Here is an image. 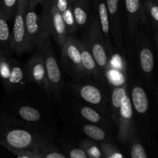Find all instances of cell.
Masks as SVG:
<instances>
[{
	"instance_id": "obj_1",
	"label": "cell",
	"mask_w": 158,
	"mask_h": 158,
	"mask_svg": "<svg viewBox=\"0 0 158 158\" xmlns=\"http://www.w3.org/2000/svg\"><path fill=\"white\" fill-rule=\"evenodd\" d=\"M83 42L90 51L100 72L104 78H106L107 71L110 69V56L106 50L104 39L100 29L97 16H94L91 20Z\"/></svg>"
},
{
	"instance_id": "obj_2",
	"label": "cell",
	"mask_w": 158,
	"mask_h": 158,
	"mask_svg": "<svg viewBox=\"0 0 158 158\" xmlns=\"http://www.w3.org/2000/svg\"><path fill=\"white\" fill-rule=\"evenodd\" d=\"M40 19L47 33L53 37L59 46L62 47L69 36V34L61 12L56 9L52 1L47 6H43V11L40 15Z\"/></svg>"
},
{
	"instance_id": "obj_3",
	"label": "cell",
	"mask_w": 158,
	"mask_h": 158,
	"mask_svg": "<svg viewBox=\"0 0 158 158\" xmlns=\"http://www.w3.org/2000/svg\"><path fill=\"white\" fill-rule=\"evenodd\" d=\"M35 6L36 3L33 0H29L24 11V21L29 43L33 48L37 49L50 35L47 33L40 16L37 14Z\"/></svg>"
},
{
	"instance_id": "obj_4",
	"label": "cell",
	"mask_w": 158,
	"mask_h": 158,
	"mask_svg": "<svg viewBox=\"0 0 158 158\" xmlns=\"http://www.w3.org/2000/svg\"><path fill=\"white\" fill-rule=\"evenodd\" d=\"M37 50L43 57L50 92L59 94L63 87V77L55 53L51 46L50 37L46 39L43 44L37 48Z\"/></svg>"
},
{
	"instance_id": "obj_5",
	"label": "cell",
	"mask_w": 158,
	"mask_h": 158,
	"mask_svg": "<svg viewBox=\"0 0 158 158\" xmlns=\"http://www.w3.org/2000/svg\"><path fill=\"white\" fill-rule=\"evenodd\" d=\"M61 62L67 71L77 77H84L77 39L69 35L62 46Z\"/></svg>"
},
{
	"instance_id": "obj_6",
	"label": "cell",
	"mask_w": 158,
	"mask_h": 158,
	"mask_svg": "<svg viewBox=\"0 0 158 158\" xmlns=\"http://www.w3.org/2000/svg\"><path fill=\"white\" fill-rule=\"evenodd\" d=\"M25 69L27 83L33 82L45 91L50 92L44 60L40 52H37L28 60L25 66Z\"/></svg>"
},
{
	"instance_id": "obj_7",
	"label": "cell",
	"mask_w": 158,
	"mask_h": 158,
	"mask_svg": "<svg viewBox=\"0 0 158 158\" xmlns=\"http://www.w3.org/2000/svg\"><path fill=\"white\" fill-rule=\"evenodd\" d=\"M133 115L134 110L131 98L127 95L120 108V115L117 123L119 129V137L121 140H127L132 132L134 125Z\"/></svg>"
},
{
	"instance_id": "obj_8",
	"label": "cell",
	"mask_w": 158,
	"mask_h": 158,
	"mask_svg": "<svg viewBox=\"0 0 158 158\" xmlns=\"http://www.w3.org/2000/svg\"><path fill=\"white\" fill-rule=\"evenodd\" d=\"M119 1L120 0H105L109 15L111 37L116 45L121 47L123 45V33L119 12Z\"/></svg>"
},
{
	"instance_id": "obj_9",
	"label": "cell",
	"mask_w": 158,
	"mask_h": 158,
	"mask_svg": "<svg viewBox=\"0 0 158 158\" xmlns=\"http://www.w3.org/2000/svg\"><path fill=\"white\" fill-rule=\"evenodd\" d=\"M35 140L31 131L21 128H12L5 134V140L9 147L15 149H26L29 148Z\"/></svg>"
},
{
	"instance_id": "obj_10",
	"label": "cell",
	"mask_w": 158,
	"mask_h": 158,
	"mask_svg": "<svg viewBox=\"0 0 158 158\" xmlns=\"http://www.w3.org/2000/svg\"><path fill=\"white\" fill-rule=\"evenodd\" d=\"M95 6L97 14H98L97 19H98L100 29H101L103 39H104L106 50L111 58V56L113 55L112 40H111L112 37H111L109 15H108L106 2L105 0H95Z\"/></svg>"
},
{
	"instance_id": "obj_11",
	"label": "cell",
	"mask_w": 158,
	"mask_h": 158,
	"mask_svg": "<svg viewBox=\"0 0 158 158\" xmlns=\"http://www.w3.org/2000/svg\"><path fill=\"white\" fill-rule=\"evenodd\" d=\"M77 44H78L80 56H81L82 66H83L85 76H89V77H94L97 80L105 79L102 73L100 72L90 51L88 49L84 42L77 40Z\"/></svg>"
},
{
	"instance_id": "obj_12",
	"label": "cell",
	"mask_w": 158,
	"mask_h": 158,
	"mask_svg": "<svg viewBox=\"0 0 158 158\" xmlns=\"http://www.w3.org/2000/svg\"><path fill=\"white\" fill-rule=\"evenodd\" d=\"M27 83L25 66H22L16 60H12L10 73L4 86L7 92H14L21 89Z\"/></svg>"
},
{
	"instance_id": "obj_13",
	"label": "cell",
	"mask_w": 158,
	"mask_h": 158,
	"mask_svg": "<svg viewBox=\"0 0 158 158\" xmlns=\"http://www.w3.org/2000/svg\"><path fill=\"white\" fill-rule=\"evenodd\" d=\"M76 91L82 100L93 105H101L104 96L98 87L92 84H83L76 86Z\"/></svg>"
},
{
	"instance_id": "obj_14",
	"label": "cell",
	"mask_w": 158,
	"mask_h": 158,
	"mask_svg": "<svg viewBox=\"0 0 158 158\" xmlns=\"http://www.w3.org/2000/svg\"><path fill=\"white\" fill-rule=\"evenodd\" d=\"M6 19L0 11V54L11 57L12 49V32Z\"/></svg>"
},
{
	"instance_id": "obj_15",
	"label": "cell",
	"mask_w": 158,
	"mask_h": 158,
	"mask_svg": "<svg viewBox=\"0 0 158 158\" xmlns=\"http://www.w3.org/2000/svg\"><path fill=\"white\" fill-rule=\"evenodd\" d=\"M127 94V86L125 83L114 88L110 97V114L116 124L118 121L120 108Z\"/></svg>"
},
{
	"instance_id": "obj_16",
	"label": "cell",
	"mask_w": 158,
	"mask_h": 158,
	"mask_svg": "<svg viewBox=\"0 0 158 158\" xmlns=\"http://www.w3.org/2000/svg\"><path fill=\"white\" fill-rule=\"evenodd\" d=\"M132 106L138 114H144L148 111L149 106L148 96L144 89L140 86H134L131 91V97H130Z\"/></svg>"
},
{
	"instance_id": "obj_17",
	"label": "cell",
	"mask_w": 158,
	"mask_h": 158,
	"mask_svg": "<svg viewBox=\"0 0 158 158\" xmlns=\"http://www.w3.org/2000/svg\"><path fill=\"white\" fill-rule=\"evenodd\" d=\"M71 8L77 27L86 26L89 18L87 0H75L71 3Z\"/></svg>"
},
{
	"instance_id": "obj_18",
	"label": "cell",
	"mask_w": 158,
	"mask_h": 158,
	"mask_svg": "<svg viewBox=\"0 0 158 158\" xmlns=\"http://www.w3.org/2000/svg\"><path fill=\"white\" fill-rule=\"evenodd\" d=\"M124 3L130 28L131 31H134L137 26V22L141 19V4L140 0H124Z\"/></svg>"
},
{
	"instance_id": "obj_19",
	"label": "cell",
	"mask_w": 158,
	"mask_h": 158,
	"mask_svg": "<svg viewBox=\"0 0 158 158\" xmlns=\"http://www.w3.org/2000/svg\"><path fill=\"white\" fill-rule=\"evenodd\" d=\"M140 63L142 70L146 73L152 72L154 67V59L153 52L149 48H143L140 52Z\"/></svg>"
},
{
	"instance_id": "obj_20",
	"label": "cell",
	"mask_w": 158,
	"mask_h": 158,
	"mask_svg": "<svg viewBox=\"0 0 158 158\" xmlns=\"http://www.w3.org/2000/svg\"><path fill=\"white\" fill-rule=\"evenodd\" d=\"M18 114L23 120L27 122H38L41 119L40 111L30 106H20L18 109Z\"/></svg>"
},
{
	"instance_id": "obj_21",
	"label": "cell",
	"mask_w": 158,
	"mask_h": 158,
	"mask_svg": "<svg viewBox=\"0 0 158 158\" xmlns=\"http://www.w3.org/2000/svg\"><path fill=\"white\" fill-rule=\"evenodd\" d=\"M80 114L83 119L92 123H100L103 121L102 116L96 110L90 106H83L79 109Z\"/></svg>"
},
{
	"instance_id": "obj_22",
	"label": "cell",
	"mask_w": 158,
	"mask_h": 158,
	"mask_svg": "<svg viewBox=\"0 0 158 158\" xmlns=\"http://www.w3.org/2000/svg\"><path fill=\"white\" fill-rule=\"evenodd\" d=\"M83 131L87 137L92 140L101 141L106 137V133L100 127L94 124H86L83 127Z\"/></svg>"
},
{
	"instance_id": "obj_23",
	"label": "cell",
	"mask_w": 158,
	"mask_h": 158,
	"mask_svg": "<svg viewBox=\"0 0 158 158\" xmlns=\"http://www.w3.org/2000/svg\"><path fill=\"white\" fill-rule=\"evenodd\" d=\"M62 17H63V22L65 23L67 32L69 35H72L73 33L77 31V26L76 24L75 19H74L73 14L72 8H71V4L64 12H62Z\"/></svg>"
},
{
	"instance_id": "obj_24",
	"label": "cell",
	"mask_w": 158,
	"mask_h": 158,
	"mask_svg": "<svg viewBox=\"0 0 158 158\" xmlns=\"http://www.w3.org/2000/svg\"><path fill=\"white\" fill-rule=\"evenodd\" d=\"M18 1L19 0H2L0 11L7 20L13 17Z\"/></svg>"
},
{
	"instance_id": "obj_25",
	"label": "cell",
	"mask_w": 158,
	"mask_h": 158,
	"mask_svg": "<svg viewBox=\"0 0 158 158\" xmlns=\"http://www.w3.org/2000/svg\"><path fill=\"white\" fill-rule=\"evenodd\" d=\"M131 157L132 158H148L144 149L140 143L133 145L131 149Z\"/></svg>"
},
{
	"instance_id": "obj_26",
	"label": "cell",
	"mask_w": 158,
	"mask_h": 158,
	"mask_svg": "<svg viewBox=\"0 0 158 158\" xmlns=\"http://www.w3.org/2000/svg\"><path fill=\"white\" fill-rule=\"evenodd\" d=\"M146 7L148 9V12L151 14V17L155 20L156 22L158 23V6L153 2L152 1H147L146 3Z\"/></svg>"
},
{
	"instance_id": "obj_27",
	"label": "cell",
	"mask_w": 158,
	"mask_h": 158,
	"mask_svg": "<svg viewBox=\"0 0 158 158\" xmlns=\"http://www.w3.org/2000/svg\"><path fill=\"white\" fill-rule=\"evenodd\" d=\"M52 1L56 6V9L61 13L63 12H64L71 4L69 0H52Z\"/></svg>"
},
{
	"instance_id": "obj_28",
	"label": "cell",
	"mask_w": 158,
	"mask_h": 158,
	"mask_svg": "<svg viewBox=\"0 0 158 158\" xmlns=\"http://www.w3.org/2000/svg\"><path fill=\"white\" fill-rule=\"evenodd\" d=\"M69 157L70 158H87L85 151L79 148L72 150L69 153Z\"/></svg>"
},
{
	"instance_id": "obj_29",
	"label": "cell",
	"mask_w": 158,
	"mask_h": 158,
	"mask_svg": "<svg viewBox=\"0 0 158 158\" xmlns=\"http://www.w3.org/2000/svg\"><path fill=\"white\" fill-rule=\"evenodd\" d=\"M88 154L95 158L100 157V156H101L100 151L99 150V148L96 146H92L91 148H89V149H88Z\"/></svg>"
},
{
	"instance_id": "obj_30",
	"label": "cell",
	"mask_w": 158,
	"mask_h": 158,
	"mask_svg": "<svg viewBox=\"0 0 158 158\" xmlns=\"http://www.w3.org/2000/svg\"><path fill=\"white\" fill-rule=\"evenodd\" d=\"M46 158H66L63 154H60V153L52 152L49 153V154H46Z\"/></svg>"
},
{
	"instance_id": "obj_31",
	"label": "cell",
	"mask_w": 158,
	"mask_h": 158,
	"mask_svg": "<svg viewBox=\"0 0 158 158\" xmlns=\"http://www.w3.org/2000/svg\"><path fill=\"white\" fill-rule=\"evenodd\" d=\"M110 157L112 158H123V155H122L121 154H120V153H117V152L114 153V154H113Z\"/></svg>"
},
{
	"instance_id": "obj_32",
	"label": "cell",
	"mask_w": 158,
	"mask_h": 158,
	"mask_svg": "<svg viewBox=\"0 0 158 158\" xmlns=\"http://www.w3.org/2000/svg\"><path fill=\"white\" fill-rule=\"evenodd\" d=\"M52 2V0H43V6H47V5H49V3Z\"/></svg>"
},
{
	"instance_id": "obj_33",
	"label": "cell",
	"mask_w": 158,
	"mask_h": 158,
	"mask_svg": "<svg viewBox=\"0 0 158 158\" xmlns=\"http://www.w3.org/2000/svg\"><path fill=\"white\" fill-rule=\"evenodd\" d=\"M69 2H70V3H72L73 2V1H75V0H69Z\"/></svg>"
},
{
	"instance_id": "obj_34",
	"label": "cell",
	"mask_w": 158,
	"mask_h": 158,
	"mask_svg": "<svg viewBox=\"0 0 158 158\" xmlns=\"http://www.w3.org/2000/svg\"><path fill=\"white\" fill-rule=\"evenodd\" d=\"M22 158H29V157H22Z\"/></svg>"
},
{
	"instance_id": "obj_35",
	"label": "cell",
	"mask_w": 158,
	"mask_h": 158,
	"mask_svg": "<svg viewBox=\"0 0 158 158\" xmlns=\"http://www.w3.org/2000/svg\"><path fill=\"white\" fill-rule=\"evenodd\" d=\"M107 158H112V157H108Z\"/></svg>"
},
{
	"instance_id": "obj_36",
	"label": "cell",
	"mask_w": 158,
	"mask_h": 158,
	"mask_svg": "<svg viewBox=\"0 0 158 158\" xmlns=\"http://www.w3.org/2000/svg\"><path fill=\"white\" fill-rule=\"evenodd\" d=\"M0 56H1V54H0Z\"/></svg>"
},
{
	"instance_id": "obj_37",
	"label": "cell",
	"mask_w": 158,
	"mask_h": 158,
	"mask_svg": "<svg viewBox=\"0 0 158 158\" xmlns=\"http://www.w3.org/2000/svg\"><path fill=\"white\" fill-rule=\"evenodd\" d=\"M97 158H99V157H97Z\"/></svg>"
},
{
	"instance_id": "obj_38",
	"label": "cell",
	"mask_w": 158,
	"mask_h": 158,
	"mask_svg": "<svg viewBox=\"0 0 158 158\" xmlns=\"http://www.w3.org/2000/svg\"><path fill=\"white\" fill-rule=\"evenodd\" d=\"M157 1H158V0H157Z\"/></svg>"
}]
</instances>
